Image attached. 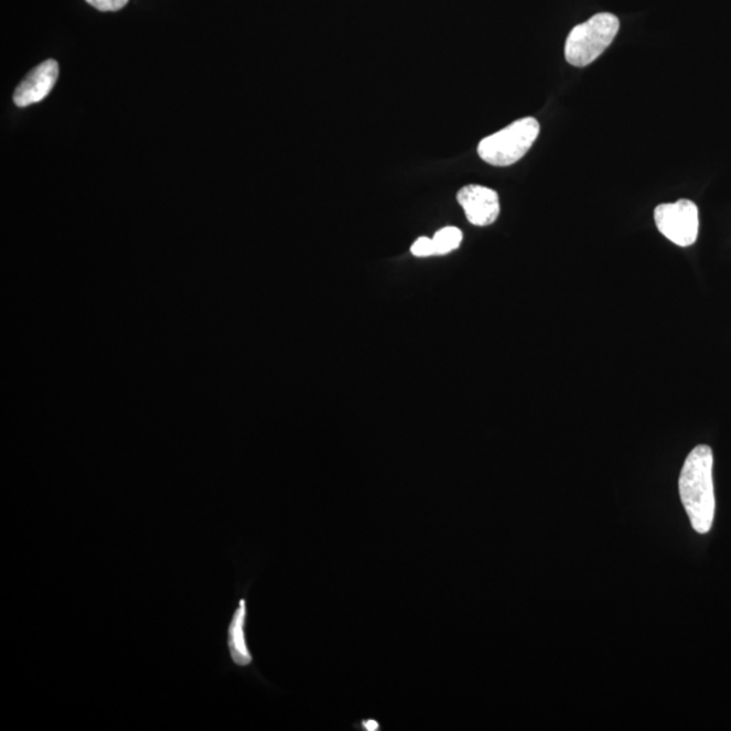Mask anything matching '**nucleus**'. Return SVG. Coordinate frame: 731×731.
Listing matches in <instances>:
<instances>
[{
  "mask_svg": "<svg viewBox=\"0 0 731 731\" xmlns=\"http://www.w3.org/2000/svg\"><path fill=\"white\" fill-rule=\"evenodd\" d=\"M620 20L610 13H600L574 26L565 44V58L574 67H587L603 55L620 32Z\"/></svg>",
  "mask_w": 731,
  "mask_h": 731,
  "instance_id": "nucleus-2",
  "label": "nucleus"
},
{
  "mask_svg": "<svg viewBox=\"0 0 731 731\" xmlns=\"http://www.w3.org/2000/svg\"><path fill=\"white\" fill-rule=\"evenodd\" d=\"M411 252L415 257L427 258L436 255V247H433V241L430 237H420L412 244Z\"/></svg>",
  "mask_w": 731,
  "mask_h": 731,
  "instance_id": "nucleus-9",
  "label": "nucleus"
},
{
  "mask_svg": "<svg viewBox=\"0 0 731 731\" xmlns=\"http://www.w3.org/2000/svg\"><path fill=\"white\" fill-rule=\"evenodd\" d=\"M463 235L461 229L455 227H445L438 230L432 237L436 255H445L455 251L461 246Z\"/></svg>",
  "mask_w": 731,
  "mask_h": 731,
  "instance_id": "nucleus-8",
  "label": "nucleus"
},
{
  "mask_svg": "<svg viewBox=\"0 0 731 731\" xmlns=\"http://www.w3.org/2000/svg\"><path fill=\"white\" fill-rule=\"evenodd\" d=\"M657 229L676 246L689 247L698 239L699 211L689 200H679L675 204H662L656 207Z\"/></svg>",
  "mask_w": 731,
  "mask_h": 731,
  "instance_id": "nucleus-4",
  "label": "nucleus"
},
{
  "mask_svg": "<svg viewBox=\"0 0 731 731\" xmlns=\"http://www.w3.org/2000/svg\"><path fill=\"white\" fill-rule=\"evenodd\" d=\"M86 2L93 6L94 9L107 13V11H118L123 9L129 0H86Z\"/></svg>",
  "mask_w": 731,
  "mask_h": 731,
  "instance_id": "nucleus-10",
  "label": "nucleus"
},
{
  "mask_svg": "<svg viewBox=\"0 0 731 731\" xmlns=\"http://www.w3.org/2000/svg\"><path fill=\"white\" fill-rule=\"evenodd\" d=\"M362 727L367 731L379 730V724L377 721H374V719H366V721L362 722Z\"/></svg>",
  "mask_w": 731,
  "mask_h": 731,
  "instance_id": "nucleus-11",
  "label": "nucleus"
},
{
  "mask_svg": "<svg viewBox=\"0 0 731 731\" xmlns=\"http://www.w3.org/2000/svg\"><path fill=\"white\" fill-rule=\"evenodd\" d=\"M58 77V64L53 58L45 61L33 68L14 92V104L18 107H26L40 104L55 87Z\"/></svg>",
  "mask_w": 731,
  "mask_h": 731,
  "instance_id": "nucleus-6",
  "label": "nucleus"
},
{
  "mask_svg": "<svg viewBox=\"0 0 731 731\" xmlns=\"http://www.w3.org/2000/svg\"><path fill=\"white\" fill-rule=\"evenodd\" d=\"M540 125L535 118L526 117L508 125L501 132L481 140L477 152L485 163L495 168H508L518 163L531 150L538 139Z\"/></svg>",
  "mask_w": 731,
  "mask_h": 731,
  "instance_id": "nucleus-3",
  "label": "nucleus"
},
{
  "mask_svg": "<svg viewBox=\"0 0 731 731\" xmlns=\"http://www.w3.org/2000/svg\"><path fill=\"white\" fill-rule=\"evenodd\" d=\"M248 605L247 599L241 598L232 614L227 632V646L232 663L239 668H247L254 663L251 649L247 639Z\"/></svg>",
  "mask_w": 731,
  "mask_h": 731,
  "instance_id": "nucleus-7",
  "label": "nucleus"
},
{
  "mask_svg": "<svg viewBox=\"0 0 731 731\" xmlns=\"http://www.w3.org/2000/svg\"><path fill=\"white\" fill-rule=\"evenodd\" d=\"M714 455L709 445L699 444L688 454L679 479L682 505L694 530L707 534L716 516Z\"/></svg>",
  "mask_w": 731,
  "mask_h": 731,
  "instance_id": "nucleus-1",
  "label": "nucleus"
},
{
  "mask_svg": "<svg viewBox=\"0 0 731 731\" xmlns=\"http://www.w3.org/2000/svg\"><path fill=\"white\" fill-rule=\"evenodd\" d=\"M458 204L465 211L469 223L475 227H487L496 222L501 214V201L495 190L469 184L456 194Z\"/></svg>",
  "mask_w": 731,
  "mask_h": 731,
  "instance_id": "nucleus-5",
  "label": "nucleus"
}]
</instances>
